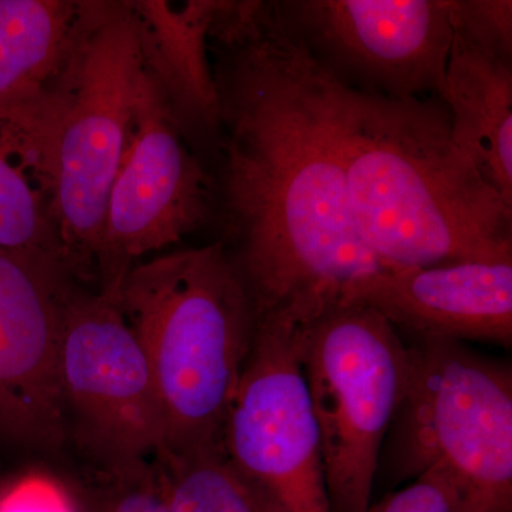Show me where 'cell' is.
<instances>
[{
    "label": "cell",
    "instance_id": "cell-1",
    "mask_svg": "<svg viewBox=\"0 0 512 512\" xmlns=\"http://www.w3.org/2000/svg\"><path fill=\"white\" fill-rule=\"evenodd\" d=\"M208 49L218 94L212 217L256 322L302 328L387 269L357 232L336 83L278 0H221Z\"/></svg>",
    "mask_w": 512,
    "mask_h": 512
},
{
    "label": "cell",
    "instance_id": "cell-2",
    "mask_svg": "<svg viewBox=\"0 0 512 512\" xmlns=\"http://www.w3.org/2000/svg\"><path fill=\"white\" fill-rule=\"evenodd\" d=\"M335 83L350 208L379 261L512 262V204L458 146L443 101Z\"/></svg>",
    "mask_w": 512,
    "mask_h": 512
},
{
    "label": "cell",
    "instance_id": "cell-3",
    "mask_svg": "<svg viewBox=\"0 0 512 512\" xmlns=\"http://www.w3.org/2000/svg\"><path fill=\"white\" fill-rule=\"evenodd\" d=\"M116 302L156 384L164 424L160 451L194 454L222 448L229 407L254 342L256 315L220 242L131 266Z\"/></svg>",
    "mask_w": 512,
    "mask_h": 512
},
{
    "label": "cell",
    "instance_id": "cell-4",
    "mask_svg": "<svg viewBox=\"0 0 512 512\" xmlns=\"http://www.w3.org/2000/svg\"><path fill=\"white\" fill-rule=\"evenodd\" d=\"M146 64L127 0L82 2L57 106L56 210L74 281H97L107 201L126 151Z\"/></svg>",
    "mask_w": 512,
    "mask_h": 512
},
{
    "label": "cell",
    "instance_id": "cell-5",
    "mask_svg": "<svg viewBox=\"0 0 512 512\" xmlns=\"http://www.w3.org/2000/svg\"><path fill=\"white\" fill-rule=\"evenodd\" d=\"M333 512H367L387 431L406 399L412 349L380 313L338 303L296 328Z\"/></svg>",
    "mask_w": 512,
    "mask_h": 512
},
{
    "label": "cell",
    "instance_id": "cell-6",
    "mask_svg": "<svg viewBox=\"0 0 512 512\" xmlns=\"http://www.w3.org/2000/svg\"><path fill=\"white\" fill-rule=\"evenodd\" d=\"M397 456L406 477L443 467L457 512H512V372L453 340H413Z\"/></svg>",
    "mask_w": 512,
    "mask_h": 512
},
{
    "label": "cell",
    "instance_id": "cell-7",
    "mask_svg": "<svg viewBox=\"0 0 512 512\" xmlns=\"http://www.w3.org/2000/svg\"><path fill=\"white\" fill-rule=\"evenodd\" d=\"M59 376L67 448L86 473L151 466L163 448V414L147 357L116 301L74 286L64 305Z\"/></svg>",
    "mask_w": 512,
    "mask_h": 512
},
{
    "label": "cell",
    "instance_id": "cell-8",
    "mask_svg": "<svg viewBox=\"0 0 512 512\" xmlns=\"http://www.w3.org/2000/svg\"><path fill=\"white\" fill-rule=\"evenodd\" d=\"M222 448L265 512H333L296 328L256 323Z\"/></svg>",
    "mask_w": 512,
    "mask_h": 512
},
{
    "label": "cell",
    "instance_id": "cell-9",
    "mask_svg": "<svg viewBox=\"0 0 512 512\" xmlns=\"http://www.w3.org/2000/svg\"><path fill=\"white\" fill-rule=\"evenodd\" d=\"M212 211L210 170L146 69L130 140L107 201L97 291L116 301L136 259L177 244L210 222Z\"/></svg>",
    "mask_w": 512,
    "mask_h": 512
},
{
    "label": "cell",
    "instance_id": "cell-10",
    "mask_svg": "<svg viewBox=\"0 0 512 512\" xmlns=\"http://www.w3.org/2000/svg\"><path fill=\"white\" fill-rule=\"evenodd\" d=\"M309 55L356 92L436 96L451 43V0H278Z\"/></svg>",
    "mask_w": 512,
    "mask_h": 512
},
{
    "label": "cell",
    "instance_id": "cell-11",
    "mask_svg": "<svg viewBox=\"0 0 512 512\" xmlns=\"http://www.w3.org/2000/svg\"><path fill=\"white\" fill-rule=\"evenodd\" d=\"M76 285L60 262L0 248V430L52 458L67 450L59 356Z\"/></svg>",
    "mask_w": 512,
    "mask_h": 512
},
{
    "label": "cell",
    "instance_id": "cell-12",
    "mask_svg": "<svg viewBox=\"0 0 512 512\" xmlns=\"http://www.w3.org/2000/svg\"><path fill=\"white\" fill-rule=\"evenodd\" d=\"M339 303L362 305L413 340L512 343V262L387 268L353 279Z\"/></svg>",
    "mask_w": 512,
    "mask_h": 512
},
{
    "label": "cell",
    "instance_id": "cell-13",
    "mask_svg": "<svg viewBox=\"0 0 512 512\" xmlns=\"http://www.w3.org/2000/svg\"><path fill=\"white\" fill-rule=\"evenodd\" d=\"M50 84L0 99V248L66 266L57 222V106Z\"/></svg>",
    "mask_w": 512,
    "mask_h": 512
},
{
    "label": "cell",
    "instance_id": "cell-14",
    "mask_svg": "<svg viewBox=\"0 0 512 512\" xmlns=\"http://www.w3.org/2000/svg\"><path fill=\"white\" fill-rule=\"evenodd\" d=\"M221 0H133L141 52L185 137L214 148L218 94L208 37Z\"/></svg>",
    "mask_w": 512,
    "mask_h": 512
},
{
    "label": "cell",
    "instance_id": "cell-15",
    "mask_svg": "<svg viewBox=\"0 0 512 512\" xmlns=\"http://www.w3.org/2000/svg\"><path fill=\"white\" fill-rule=\"evenodd\" d=\"M436 96L450 114L458 146L512 204V55L453 29Z\"/></svg>",
    "mask_w": 512,
    "mask_h": 512
},
{
    "label": "cell",
    "instance_id": "cell-16",
    "mask_svg": "<svg viewBox=\"0 0 512 512\" xmlns=\"http://www.w3.org/2000/svg\"><path fill=\"white\" fill-rule=\"evenodd\" d=\"M82 2L0 0V99L43 89L62 69Z\"/></svg>",
    "mask_w": 512,
    "mask_h": 512
},
{
    "label": "cell",
    "instance_id": "cell-17",
    "mask_svg": "<svg viewBox=\"0 0 512 512\" xmlns=\"http://www.w3.org/2000/svg\"><path fill=\"white\" fill-rule=\"evenodd\" d=\"M151 466L171 512H265L224 448L194 454L160 451Z\"/></svg>",
    "mask_w": 512,
    "mask_h": 512
},
{
    "label": "cell",
    "instance_id": "cell-18",
    "mask_svg": "<svg viewBox=\"0 0 512 512\" xmlns=\"http://www.w3.org/2000/svg\"><path fill=\"white\" fill-rule=\"evenodd\" d=\"M67 485L79 512H171L151 466L117 476L86 473Z\"/></svg>",
    "mask_w": 512,
    "mask_h": 512
},
{
    "label": "cell",
    "instance_id": "cell-19",
    "mask_svg": "<svg viewBox=\"0 0 512 512\" xmlns=\"http://www.w3.org/2000/svg\"><path fill=\"white\" fill-rule=\"evenodd\" d=\"M451 19L458 32L512 55L511 0H451Z\"/></svg>",
    "mask_w": 512,
    "mask_h": 512
},
{
    "label": "cell",
    "instance_id": "cell-20",
    "mask_svg": "<svg viewBox=\"0 0 512 512\" xmlns=\"http://www.w3.org/2000/svg\"><path fill=\"white\" fill-rule=\"evenodd\" d=\"M367 512H457L456 490L443 467L433 466Z\"/></svg>",
    "mask_w": 512,
    "mask_h": 512
},
{
    "label": "cell",
    "instance_id": "cell-21",
    "mask_svg": "<svg viewBox=\"0 0 512 512\" xmlns=\"http://www.w3.org/2000/svg\"><path fill=\"white\" fill-rule=\"evenodd\" d=\"M0 512H79V508L67 483L30 474L0 491Z\"/></svg>",
    "mask_w": 512,
    "mask_h": 512
}]
</instances>
